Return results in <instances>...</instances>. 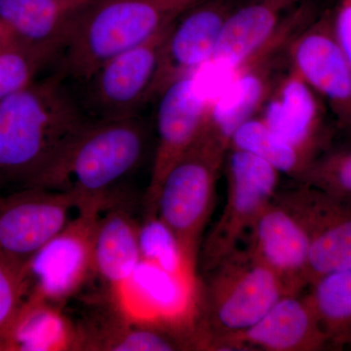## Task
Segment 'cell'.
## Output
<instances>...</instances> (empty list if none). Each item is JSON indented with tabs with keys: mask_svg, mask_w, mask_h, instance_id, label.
I'll return each instance as SVG.
<instances>
[{
	"mask_svg": "<svg viewBox=\"0 0 351 351\" xmlns=\"http://www.w3.org/2000/svg\"><path fill=\"white\" fill-rule=\"evenodd\" d=\"M59 71L0 101V189L29 188L90 121Z\"/></svg>",
	"mask_w": 351,
	"mask_h": 351,
	"instance_id": "6da1fadb",
	"label": "cell"
},
{
	"mask_svg": "<svg viewBox=\"0 0 351 351\" xmlns=\"http://www.w3.org/2000/svg\"><path fill=\"white\" fill-rule=\"evenodd\" d=\"M147 143L149 129L140 115L90 120L32 186L73 193L77 209L110 206L117 186L144 160Z\"/></svg>",
	"mask_w": 351,
	"mask_h": 351,
	"instance_id": "7a4b0ae2",
	"label": "cell"
},
{
	"mask_svg": "<svg viewBox=\"0 0 351 351\" xmlns=\"http://www.w3.org/2000/svg\"><path fill=\"white\" fill-rule=\"evenodd\" d=\"M205 0H91L58 59L57 71L82 84L117 55L137 47Z\"/></svg>",
	"mask_w": 351,
	"mask_h": 351,
	"instance_id": "3957f363",
	"label": "cell"
},
{
	"mask_svg": "<svg viewBox=\"0 0 351 351\" xmlns=\"http://www.w3.org/2000/svg\"><path fill=\"white\" fill-rule=\"evenodd\" d=\"M205 274L208 278L199 299L198 348H208L214 339L251 327L278 300L290 295L278 276L247 250L237 249Z\"/></svg>",
	"mask_w": 351,
	"mask_h": 351,
	"instance_id": "277c9868",
	"label": "cell"
},
{
	"mask_svg": "<svg viewBox=\"0 0 351 351\" xmlns=\"http://www.w3.org/2000/svg\"><path fill=\"white\" fill-rule=\"evenodd\" d=\"M228 152L199 133L195 144L166 176L159 191L156 213L174 233L195 269Z\"/></svg>",
	"mask_w": 351,
	"mask_h": 351,
	"instance_id": "5b68a950",
	"label": "cell"
},
{
	"mask_svg": "<svg viewBox=\"0 0 351 351\" xmlns=\"http://www.w3.org/2000/svg\"><path fill=\"white\" fill-rule=\"evenodd\" d=\"M197 293L196 277L171 274L141 260L110 295L113 308L126 320L173 332L193 348L199 314Z\"/></svg>",
	"mask_w": 351,
	"mask_h": 351,
	"instance_id": "8992f818",
	"label": "cell"
},
{
	"mask_svg": "<svg viewBox=\"0 0 351 351\" xmlns=\"http://www.w3.org/2000/svg\"><path fill=\"white\" fill-rule=\"evenodd\" d=\"M226 163V199L221 216L203 239L198 265L207 274L237 250L245 232L277 193L279 174L267 161L230 149Z\"/></svg>",
	"mask_w": 351,
	"mask_h": 351,
	"instance_id": "52a82bcc",
	"label": "cell"
},
{
	"mask_svg": "<svg viewBox=\"0 0 351 351\" xmlns=\"http://www.w3.org/2000/svg\"><path fill=\"white\" fill-rule=\"evenodd\" d=\"M172 25L147 43L108 60L80 84L78 98L90 120L137 117L154 101L161 50Z\"/></svg>",
	"mask_w": 351,
	"mask_h": 351,
	"instance_id": "ba28073f",
	"label": "cell"
},
{
	"mask_svg": "<svg viewBox=\"0 0 351 351\" xmlns=\"http://www.w3.org/2000/svg\"><path fill=\"white\" fill-rule=\"evenodd\" d=\"M106 207L77 209L63 230L49 240L25 269L29 297L62 306L94 276V240L99 217Z\"/></svg>",
	"mask_w": 351,
	"mask_h": 351,
	"instance_id": "9c48e42d",
	"label": "cell"
},
{
	"mask_svg": "<svg viewBox=\"0 0 351 351\" xmlns=\"http://www.w3.org/2000/svg\"><path fill=\"white\" fill-rule=\"evenodd\" d=\"M73 193L31 186L0 195V255L20 269L73 218Z\"/></svg>",
	"mask_w": 351,
	"mask_h": 351,
	"instance_id": "30bf717a",
	"label": "cell"
},
{
	"mask_svg": "<svg viewBox=\"0 0 351 351\" xmlns=\"http://www.w3.org/2000/svg\"><path fill=\"white\" fill-rule=\"evenodd\" d=\"M157 100V143L145 193V215H157L164 179L199 135L208 94L195 71L171 83Z\"/></svg>",
	"mask_w": 351,
	"mask_h": 351,
	"instance_id": "8fae6325",
	"label": "cell"
},
{
	"mask_svg": "<svg viewBox=\"0 0 351 351\" xmlns=\"http://www.w3.org/2000/svg\"><path fill=\"white\" fill-rule=\"evenodd\" d=\"M292 68L319 95L351 136V68L332 31V13L315 17L289 43Z\"/></svg>",
	"mask_w": 351,
	"mask_h": 351,
	"instance_id": "7c38bea8",
	"label": "cell"
},
{
	"mask_svg": "<svg viewBox=\"0 0 351 351\" xmlns=\"http://www.w3.org/2000/svg\"><path fill=\"white\" fill-rule=\"evenodd\" d=\"M278 197L302 221L309 240L307 283L351 269V206L306 184Z\"/></svg>",
	"mask_w": 351,
	"mask_h": 351,
	"instance_id": "4fadbf2b",
	"label": "cell"
},
{
	"mask_svg": "<svg viewBox=\"0 0 351 351\" xmlns=\"http://www.w3.org/2000/svg\"><path fill=\"white\" fill-rule=\"evenodd\" d=\"M232 0H205L171 25L159 60L154 101L171 83L195 73L211 61Z\"/></svg>",
	"mask_w": 351,
	"mask_h": 351,
	"instance_id": "5bb4252c",
	"label": "cell"
},
{
	"mask_svg": "<svg viewBox=\"0 0 351 351\" xmlns=\"http://www.w3.org/2000/svg\"><path fill=\"white\" fill-rule=\"evenodd\" d=\"M249 254L278 276L288 295L308 286V235L302 221L276 195L249 230Z\"/></svg>",
	"mask_w": 351,
	"mask_h": 351,
	"instance_id": "9a60e30c",
	"label": "cell"
},
{
	"mask_svg": "<svg viewBox=\"0 0 351 351\" xmlns=\"http://www.w3.org/2000/svg\"><path fill=\"white\" fill-rule=\"evenodd\" d=\"M314 351L327 350V339L306 295H284L258 322L243 331L214 339L207 350Z\"/></svg>",
	"mask_w": 351,
	"mask_h": 351,
	"instance_id": "2e32d148",
	"label": "cell"
},
{
	"mask_svg": "<svg viewBox=\"0 0 351 351\" xmlns=\"http://www.w3.org/2000/svg\"><path fill=\"white\" fill-rule=\"evenodd\" d=\"M319 95L291 66L274 83L262 119L274 133L315 158L330 147V132Z\"/></svg>",
	"mask_w": 351,
	"mask_h": 351,
	"instance_id": "e0dca14e",
	"label": "cell"
},
{
	"mask_svg": "<svg viewBox=\"0 0 351 351\" xmlns=\"http://www.w3.org/2000/svg\"><path fill=\"white\" fill-rule=\"evenodd\" d=\"M299 0H249L226 18L211 61L206 64L223 86L235 71L276 34Z\"/></svg>",
	"mask_w": 351,
	"mask_h": 351,
	"instance_id": "ac0fdd59",
	"label": "cell"
},
{
	"mask_svg": "<svg viewBox=\"0 0 351 351\" xmlns=\"http://www.w3.org/2000/svg\"><path fill=\"white\" fill-rule=\"evenodd\" d=\"M91 0H0V22L10 36L59 59Z\"/></svg>",
	"mask_w": 351,
	"mask_h": 351,
	"instance_id": "d6986e66",
	"label": "cell"
},
{
	"mask_svg": "<svg viewBox=\"0 0 351 351\" xmlns=\"http://www.w3.org/2000/svg\"><path fill=\"white\" fill-rule=\"evenodd\" d=\"M138 223L117 202L101 211L94 240V276L113 290L141 261Z\"/></svg>",
	"mask_w": 351,
	"mask_h": 351,
	"instance_id": "ffe728a7",
	"label": "cell"
},
{
	"mask_svg": "<svg viewBox=\"0 0 351 351\" xmlns=\"http://www.w3.org/2000/svg\"><path fill=\"white\" fill-rule=\"evenodd\" d=\"M103 317L76 324L75 350L173 351L188 348L184 339L159 328L126 320L112 306Z\"/></svg>",
	"mask_w": 351,
	"mask_h": 351,
	"instance_id": "44dd1931",
	"label": "cell"
},
{
	"mask_svg": "<svg viewBox=\"0 0 351 351\" xmlns=\"http://www.w3.org/2000/svg\"><path fill=\"white\" fill-rule=\"evenodd\" d=\"M77 330L62 306L29 297L18 316L4 350H75Z\"/></svg>",
	"mask_w": 351,
	"mask_h": 351,
	"instance_id": "7402d4cb",
	"label": "cell"
},
{
	"mask_svg": "<svg viewBox=\"0 0 351 351\" xmlns=\"http://www.w3.org/2000/svg\"><path fill=\"white\" fill-rule=\"evenodd\" d=\"M306 295L315 311L328 348H351V269L324 276Z\"/></svg>",
	"mask_w": 351,
	"mask_h": 351,
	"instance_id": "603a6c76",
	"label": "cell"
},
{
	"mask_svg": "<svg viewBox=\"0 0 351 351\" xmlns=\"http://www.w3.org/2000/svg\"><path fill=\"white\" fill-rule=\"evenodd\" d=\"M249 152L267 161L279 173L297 179L314 157L274 133L262 117H251L233 133L230 149Z\"/></svg>",
	"mask_w": 351,
	"mask_h": 351,
	"instance_id": "cb8c5ba5",
	"label": "cell"
},
{
	"mask_svg": "<svg viewBox=\"0 0 351 351\" xmlns=\"http://www.w3.org/2000/svg\"><path fill=\"white\" fill-rule=\"evenodd\" d=\"M52 63H57L54 55L11 36L0 46V101L36 82L39 73Z\"/></svg>",
	"mask_w": 351,
	"mask_h": 351,
	"instance_id": "d4e9b609",
	"label": "cell"
},
{
	"mask_svg": "<svg viewBox=\"0 0 351 351\" xmlns=\"http://www.w3.org/2000/svg\"><path fill=\"white\" fill-rule=\"evenodd\" d=\"M138 247L141 260L154 263L166 271L196 277L172 230L158 215H145L138 223Z\"/></svg>",
	"mask_w": 351,
	"mask_h": 351,
	"instance_id": "484cf974",
	"label": "cell"
},
{
	"mask_svg": "<svg viewBox=\"0 0 351 351\" xmlns=\"http://www.w3.org/2000/svg\"><path fill=\"white\" fill-rule=\"evenodd\" d=\"M295 181L351 206V145L328 147Z\"/></svg>",
	"mask_w": 351,
	"mask_h": 351,
	"instance_id": "4316f807",
	"label": "cell"
},
{
	"mask_svg": "<svg viewBox=\"0 0 351 351\" xmlns=\"http://www.w3.org/2000/svg\"><path fill=\"white\" fill-rule=\"evenodd\" d=\"M29 295V283L24 270L0 255V350H4L7 339Z\"/></svg>",
	"mask_w": 351,
	"mask_h": 351,
	"instance_id": "83f0119b",
	"label": "cell"
},
{
	"mask_svg": "<svg viewBox=\"0 0 351 351\" xmlns=\"http://www.w3.org/2000/svg\"><path fill=\"white\" fill-rule=\"evenodd\" d=\"M332 31L351 68V0H341L332 14Z\"/></svg>",
	"mask_w": 351,
	"mask_h": 351,
	"instance_id": "f1b7e54d",
	"label": "cell"
},
{
	"mask_svg": "<svg viewBox=\"0 0 351 351\" xmlns=\"http://www.w3.org/2000/svg\"><path fill=\"white\" fill-rule=\"evenodd\" d=\"M10 38V34L7 31L6 27H4L3 24L0 22V46H1L2 44L5 43Z\"/></svg>",
	"mask_w": 351,
	"mask_h": 351,
	"instance_id": "f546056e",
	"label": "cell"
}]
</instances>
